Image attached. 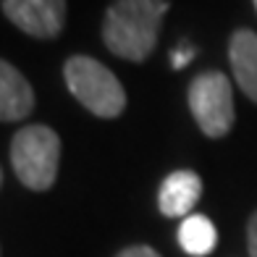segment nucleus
I'll return each mask as SVG.
<instances>
[{
    "label": "nucleus",
    "instance_id": "obj_12",
    "mask_svg": "<svg viewBox=\"0 0 257 257\" xmlns=\"http://www.w3.org/2000/svg\"><path fill=\"white\" fill-rule=\"evenodd\" d=\"M118 257H160L153 247H145V244H139V247H128V249H123Z\"/></svg>",
    "mask_w": 257,
    "mask_h": 257
},
{
    "label": "nucleus",
    "instance_id": "obj_1",
    "mask_svg": "<svg viewBox=\"0 0 257 257\" xmlns=\"http://www.w3.org/2000/svg\"><path fill=\"white\" fill-rule=\"evenodd\" d=\"M168 0H115L102 19V42L123 61H145L155 50Z\"/></svg>",
    "mask_w": 257,
    "mask_h": 257
},
{
    "label": "nucleus",
    "instance_id": "obj_6",
    "mask_svg": "<svg viewBox=\"0 0 257 257\" xmlns=\"http://www.w3.org/2000/svg\"><path fill=\"white\" fill-rule=\"evenodd\" d=\"M202 197V181L194 171H173L158 192V207L166 218H189Z\"/></svg>",
    "mask_w": 257,
    "mask_h": 257
},
{
    "label": "nucleus",
    "instance_id": "obj_11",
    "mask_svg": "<svg viewBox=\"0 0 257 257\" xmlns=\"http://www.w3.org/2000/svg\"><path fill=\"white\" fill-rule=\"evenodd\" d=\"M247 247H249V257H257V213L249 218V226H247Z\"/></svg>",
    "mask_w": 257,
    "mask_h": 257
},
{
    "label": "nucleus",
    "instance_id": "obj_13",
    "mask_svg": "<svg viewBox=\"0 0 257 257\" xmlns=\"http://www.w3.org/2000/svg\"><path fill=\"white\" fill-rule=\"evenodd\" d=\"M254 11H257V0H254Z\"/></svg>",
    "mask_w": 257,
    "mask_h": 257
},
{
    "label": "nucleus",
    "instance_id": "obj_2",
    "mask_svg": "<svg viewBox=\"0 0 257 257\" xmlns=\"http://www.w3.org/2000/svg\"><path fill=\"white\" fill-rule=\"evenodd\" d=\"M58 160H61V139L53 128L34 123L16 132L11 142V166L27 189H50L58 176Z\"/></svg>",
    "mask_w": 257,
    "mask_h": 257
},
{
    "label": "nucleus",
    "instance_id": "obj_7",
    "mask_svg": "<svg viewBox=\"0 0 257 257\" xmlns=\"http://www.w3.org/2000/svg\"><path fill=\"white\" fill-rule=\"evenodd\" d=\"M34 108V92L29 81L8 61L0 63V118L6 123L27 118Z\"/></svg>",
    "mask_w": 257,
    "mask_h": 257
},
{
    "label": "nucleus",
    "instance_id": "obj_4",
    "mask_svg": "<svg viewBox=\"0 0 257 257\" xmlns=\"http://www.w3.org/2000/svg\"><path fill=\"white\" fill-rule=\"evenodd\" d=\"M189 110L197 126L207 137H226L233 126V118H236L228 76L220 71H207L197 76L189 84Z\"/></svg>",
    "mask_w": 257,
    "mask_h": 257
},
{
    "label": "nucleus",
    "instance_id": "obj_8",
    "mask_svg": "<svg viewBox=\"0 0 257 257\" xmlns=\"http://www.w3.org/2000/svg\"><path fill=\"white\" fill-rule=\"evenodd\" d=\"M228 61L241 92L252 102H257V34L254 32L249 29L233 32L228 45Z\"/></svg>",
    "mask_w": 257,
    "mask_h": 257
},
{
    "label": "nucleus",
    "instance_id": "obj_9",
    "mask_svg": "<svg viewBox=\"0 0 257 257\" xmlns=\"http://www.w3.org/2000/svg\"><path fill=\"white\" fill-rule=\"evenodd\" d=\"M179 244L186 254L192 257H205L215 249L218 244V231L213 226V220L207 215H189L181 220L179 226Z\"/></svg>",
    "mask_w": 257,
    "mask_h": 257
},
{
    "label": "nucleus",
    "instance_id": "obj_10",
    "mask_svg": "<svg viewBox=\"0 0 257 257\" xmlns=\"http://www.w3.org/2000/svg\"><path fill=\"white\" fill-rule=\"evenodd\" d=\"M194 55H197V48H194V45H189V42H181L179 48L171 53V63H173V68H184V66L189 63Z\"/></svg>",
    "mask_w": 257,
    "mask_h": 257
},
{
    "label": "nucleus",
    "instance_id": "obj_5",
    "mask_svg": "<svg viewBox=\"0 0 257 257\" xmlns=\"http://www.w3.org/2000/svg\"><path fill=\"white\" fill-rule=\"evenodd\" d=\"M3 14L21 32L50 40L63 29L66 0H3Z\"/></svg>",
    "mask_w": 257,
    "mask_h": 257
},
{
    "label": "nucleus",
    "instance_id": "obj_3",
    "mask_svg": "<svg viewBox=\"0 0 257 257\" xmlns=\"http://www.w3.org/2000/svg\"><path fill=\"white\" fill-rule=\"evenodd\" d=\"M71 95L100 118H115L126 108V92L110 68L89 55H74L63 68Z\"/></svg>",
    "mask_w": 257,
    "mask_h": 257
}]
</instances>
